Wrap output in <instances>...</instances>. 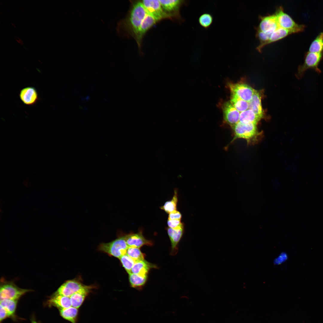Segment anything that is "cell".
<instances>
[{"mask_svg": "<svg viewBox=\"0 0 323 323\" xmlns=\"http://www.w3.org/2000/svg\"><path fill=\"white\" fill-rule=\"evenodd\" d=\"M262 118L252 110L248 109L240 113L239 122L244 124L253 123L257 124Z\"/></svg>", "mask_w": 323, "mask_h": 323, "instance_id": "obj_23", "label": "cell"}, {"mask_svg": "<svg viewBox=\"0 0 323 323\" xmlns=\"http://www.w3.org/2000/svg\"><path fill=\"white\" fill-rule=\"evenodd\" d=\"M32 323H38L37 322H35V321H33L32 322Z\"/></svg>", "mask_w": 323, "mask_h": 323, "instance_id": "obj_37", "label": "cell"}, {"mask_svg": "<svg viewBox=\"0 0 323 323\" xmlns=\"http://www.w3.org/2000/svg\"><path fill=\"white\" fill-rule=\"evenodd\" d=\"M308 51L316 53H323V31L320 32L312 42Z\"/></svg>", "mask_w": 323, "mask_h": 323, "instance_id": "obj_26", "label": "cell"}, {"mask_svg": "<svg viewBox=\"0 0 323 323\" xmlns=\"http://www.w3.org/2000/svg\"><path fill=\"white\" fill-rule=\"evenodd\" d=\"M11 316L10 314L6 310L2 307L0 306V321L1 322L6 318Z\"/></svg>", "mask_w": 323, "mask_h": 323, "instance_id": "obj_35", "label": "cell"}, {"mask_svg": "<svg viewBox=\"0 0 323 323\" xmlns=\"http://www.w3.org/2000/svg\"><path fill=\"white\" fill-rule=\"evenodd\" d=\"M323 58V53H316L308 51L306 52L303 64L298 67L297 77L299 79L302 78L306 71L309 69H312L318 74H320L321 71L319 66Z\"/></svg>", "mask_w": 323, "mask_h": 323, "instance_id": "obj_3", "label": "cell"}, {"mask_svg": "<svg viewBox=\"0 0 323 323\" xmlns=\"http://www.w3.org/2000/svg\"><path fill=\"white\" fill-rule=\"evenodd\" d=\"M178 199L177 190L175 189L174 195L172 199L166 202L163 206L160 207V208L168 214L176 210Z\"/></svg>", "mask_w": 323, "mask_h": 323, "instance_id": "obj_27", "label": "cell"}, {"mask_svg": "<svg viewBox=\"0 0 323 323\" xmlns=\"http://www.w3.org/2000/svg\"><path fill=\"white\" fill-rule=\"evenodd\" d=\"M47 304L49 306L55 307L59 309L71 306L70 297L55 293L48 301Z\"/></svg>", "mask_w": 323, "mask_h": 323, "instance_id": "obj_17", "label": "cell"}, {"mask_svg": "<svg viewBox=\"0 0 323 323\" xmlns=\"http://www.w3.org/2000/svg\"><path fill=\"white\" fill-rule=\"evenodd\" d=\"M15 39L16 41L19 43H20L21 45H23V42L19 38L16 37H15Z\"/></svg>", "mask_w": 323, "mask_h": 323, "instance_id": "obj_36", "label": "cell"}, {"mask_svg": "<svg viewBox=\"0 0 323 323\" xmlns=\"http://www.w3.org/2000/svg\"><path fill=\"white\" fill-rule=\"evenodd\" d=\"M126 243L128 247L139 248L144 245L152 246L153 242L146 239L141 230L136 233L132 232L125 235Z\"/></svg>", "mask_w": 323, "mask_h": 323, "instance_id": "obj_11", "label": "cell"}, {"mask_svg": "<svg viewBox=\"0 0 323 323\" xmlns=\"http://www.w3.org/2000/svg\"><path fill=\"white\" fill-rule=\"evenodd\" d=\"M231 92L241 99L248 102L252 99L255 90L248 84L243 83L229 84Z\"/></svg>", "mask_w": 323, "mask_h": 323, "instance_id": "obj_9", "label": "cell"}, {"mask_svg": "<svg viewBox=\"0 0 323 323\" xmlns=\"http://www.w3.org/2000/svg\"><path fill=\"white\" fill-rule=\"evenodd\" d=\"M85 286L77 280H68L61 285L55 293L70 297Z\"/></svg>", "mask_w": 323, "mask_h": 323, "instance_id": "obj_12", "label": "cell"}, {"mask_svg": "<svg viewBox=\"0 0 323 323\" xmlns=\"http://www.w3.org/2000/svg\"><path fill=\"white\" fill-rule=\"evenodd\" d=\"M230 102L234 108L240 113L249 109V102L232 93L230 97Z\"/></svg>", "mask_w": 323, "mask_h": 323, "instance_id": "obj_25", "label": "cell"}, {"mask_svg": "<svg viewBox=\"0 0 323 323\" xmlns=\"http://www.w3.org/2000/svg\"><path fill=\"white\" fill-rule=\"evenodd\" d=\"M17 300L5 299L0 301V306L3 307L11 316H13L16 309Z\"/></svg>", "mask_w": 323, "mask_h": 323, "instance_id": "obj_28", "label": "cell"}, {"mask_svg": "<svg viewBox=\"0 0 323 323\" xmlns=\"http://www.w3.org/2000/svg\"><path fill=\"white\" fill-rule=\"evenodd\" d=\"M222 108L224 120L231 127L239 122L240 112L234 108L230 101L224 103Z\"/></svg>", "mask_w": 323, "mask_h": 323, "instance_id": "obj_10", "label": "cell"}, {"mask_svg": "<svg viewBox=\"0 0 323 323\" xmlns=\"http://www.w3.org/2000/svg\"><path fill=\"white\" fill-rule=\"evenodd\" d=\"M260 93L255 90L252 97L249 102V109L252 110L256 114L263 118L264 112L261 102Z\"/></svg>", "mask_w": 323, "mask_h": 323, "instance_id": "obj_20", "label": "cell"}, {"mask_svg": "<svg viewBox=\"0 0 323 323\" xmlns=\"http://www.w3.org/2000/svg\"><path fill=\"white\" fill-rule=\"evenodd\" d=\"M158 22L153 16L147 13L134 38L139 48H141V42L144 35L149 29Z\"/></svg>", "mask_w": 323, "mask_h": 323, "instance_id": "obj_15", "label": "cell"}, {"mask_svg": "<svg viewBox=\"0 0 323 323\" xmlns=\"http://www.w3.org/2000/svg\"><path fill=\"white\" fill-rule=\"evenodd\" d=\"M182 215L179 211L176 210L169 214L168 219L174 220H181Z\"/></svg>", "mask_w": 323, "mask_h": 323, "instance_id": "obj_34", "label": "cell"}, {"mask_svg": "<svg viewBox=\"0 0 323 323\" xmlns=\"http://www.w3.org/2000/svg\"><path fill=\"white\" fill-rule=\"evenodd\" d=\"M126 254L133 259L135 262L144 260L145 255L142 253L139 248L128 247Z\"/></svg>", "mask_w": 323, "mask_h": 323, "instance_id": "obj_29", "label": "cell"}, {"mask_svg": "<svg viewBox=\"0 0 323 323\" xmlns=\"http://www.w3.org/2000/svg\"><path fill=\"white\" fill-rule=\"evenodd\" d=\"M167 230L171 243L170 254L172 255H176L178 251V245L183 236L184 226L176 228H167Z\"/></svg>", "mask_w": 323, "mask_h": 323, "instance_id": "obj_14", "label": "cell"}, {"mask_svg": "<svg viewBox=\"0 0 323 323\" xmlns=\"http://www.w3.org/2000/svg\"><path fill=\"white\" fill-rule=\"evenodd\" d=\"M213 18L212 15L208 13H202L199 16L198 19L199 23L203 28L207 29L212 24Z\"/></svg>", "mask_w": 323, "mask_h": 323, "instance_id": "obj_30", "label": "cell"}, {"mask_svg": "<svg viewBox=\"0 0 323 323\" xmlns=\"http://www.w3.org/2000/svg\"><path fill=\"white\" fill-rule=\"evenodd\" d=\"M275 14L279 27L295 30L298 33L304 31L306 27L304 24H299L296 23L289 15L284 12L281 6L277 8Z\"/></svg>", "mask_w": 323, "mask_h": 323, "instance_id": "obj_5", "label": "cell"}, {"mask_svg": "<svg viewBox=\"0 0 323 323\" xmlns=\"http://www.w3.org/2000/svg\"><path fill=\"white\" fill-rule=\"evenodd\" d=\"M129 281L131 286L138 289H141L145 284L147 276H143L138 274L130 273Z\"/></svg>", "mask_w": 323, "mask_h": 323, "instance_id": "obj_24", "label": "cell"}, {"mask_svg": "<svg viewBox=\"0 0 323 323\" xmlns=\"http://www.w3.org/2000/svg\"><path fill=\"white\" fill-rule=\"evenodd\" d=\"M298 33L295 30L286 29L279 27L272 33L269 39L264 44L263 47L284 38L289 35Z\"/></svg>", "mask_w": 323, "mask_h": 323, "instance_id": "obj_21", "label": "cell"}, {"mask_svg": "<svg viewBox=\"0 0 323 323\" xmlns=\"http://www.w3.org/2000/svg\"><path fill=\"white\" fill-rule=\"evenodd\" d=\"M141 1L147 13L158 21L164 19H170L163 10L159 0H143Z\"/></svg>", "mask_w": 323, "mask_h": 323, "instance_id": "obj_8", "label": "cell"}, {"mask_svg": "<svg viewBox=\"0 0 323 323\" xmlns=\"http://www.w3.org/2000/svg\"><path fill=\"white\" fill-rule=\"evenodd\" d=\"M91 286H85L70 297L71 306L79 308L82 304L92 289Z\"/></svg>", "mask_w": 323, "mask_h": 323, "instance_id": "obj_18", "label": "cell"}, {"mask_svg": "<svg viewBox=\"0 0 323 323\" xmlns=\"http://www.w3.org/2000/svg\"><path fill=\"white\" fill-rule=\"evenodd\" d=\"M11 24H12V25H13V26L14 27H15V25H14V24H13V23H11Z\"/></svg>", "mask_w": 323, "mask_h": 323, "instance_id": "obj_38", "label": "cell"}, {"mask_svg": "<svg viewBox=\"0 0 323 323\" xmlns=\"http://www.w3.org/2000/svg\"><path fill=\"white\" fill-rule=\"evenodd\" d=\"M128 247L124 235L119 237L110 242L100 244L98 249L100 251L110 256L119 258L126 254Z\"/></svg>", "mask_w": 323, "mask_h": 323, "instance_id": "obj_4", "label": "cell"}, {"mask_svg": "<svg viewBox=\"0 0 323 323\" xmlns=\"http://www.w3.org/2000/svg\"><path fill=\"white\" fill-rule=\"evenodd\" d=\"M30 291L31 290L20 288L12 282H4L0 287V301L5 299L18 300Z\"/></svg>", "mask_w": 323, "mask_h": 323, "instance_id": "obj_6", "label": "cell"}, {"mask_svg": "<svg viewBox=\"0 0 323 323\" xmlns=\"http://www.w3.org/2000/svg\"><path fill=\"white\" fill-rule=\"evenodd\" d=\"M159 1L164 11L170 17L180 22L182 19L180 14V10L184 5H186V1L182 0H160Z\"/></svg>", "mask_w": 323, "mask_h": 323, "instance_id": "obj_7", "label": "cell"}, {"mask_svg": "<svg viewBox=\"0 0 323 323\" xmlns=\"http://www.w3.org/2000/svg\"><path fill=\"white\" fill-rule=\"evenodd\" d=\"M60 315L64 319L71 323H77L79 313L78 308L72 306L59 309Z\"/></svg>", "mask_w": 323, "mask_h": 323, "instance_id": "obj_22", "label": "cell"}, {"mask_svg": "<svg viewBox=\"0 0 323 323\" xmlns=\"http://www.w3.org/2000/svg\"><path fill=\"white\" fill-rule=\"evenodd\" d=\"M0 13L1 14V15H3V13H2L0 11Z\"/></svg>", "mask_w": 323, "mask_h": 323, "instance_id": "obj_39", "label": "cell"}, {"mask_svg": "<svg viewBox=\"0 0 323 323\" xmlns=\"http://www.w3.org/2000/svg\"><path fill=\"white\" fill-rule=\"evenodd\" d=\"M287 258V254L285 252H282L275 259L274 263L276 265L281 264L284 262Z\"/></svg>", "mask_w": 323, "mask_h": 323, "instance_id": "obj_33", "label": "cell"}, {"mask_svg": "<svg viewBox=\"0 0 323 323\" xmlns=\"http://www.w3.org/2000/svg\"><path fill=\"white\" fill-rule=\"evenodd\" d=\"M19 97L22 103L28 106L35 104L39 99L36 89L32 86H28L22 89L19 92Z\"/></svg>", "mask_w": 323, "mask_h": 323, "instance_id": "obj_16", "label": "cell"}, {"mask_svg": "<svg viewBox=\"0 0 323 323\" xmlns=\"http://www.w3.org/2000/svg\"><path fill=\"white\" fill-rule=\"evenodd\" d=\"M257 124L253 123L244 124L239 122L231 127L234 138L231 142L238 138L245 139L249 145L257 143L263 136L262 132L258 130Z\"/></svg>", "mask_w": 323, "mask_h": 323, "instance_id": "obj_2", "label": "cell"}, {"mask_svg": "<svg viewBox=\"0 0 323 323\" xmlns=\"http://www.w3.org/2000/svg\"><path fill=\"white\" fill-rule=\"evenodd\" d=\"M167 224L168 227L172 228H176L184 226L181 223V220L168 219Z\"/></svg>", "mask_w": 323, "mask_h": 323, "instance_id": "obj_32", "label": "cell"}, {"mask_svg": "<svg viewBox=\"0 0 323 323\" xmlns=\"http://www.w3.org/2000/svg\"><path fill=\"white\" fill-rule=\"evenodd\" d=\"M258 30L266 33H273L279 27L277 17L274 14L260 16Z\"/></svg>", "mask_w": 323, "mask_h": 323, "instance_id": "obj_13", "label": "cell"}, {"mask_svg": "<svg viewBox=\"0 0 323 323\" xmlns=\"http://www.w3.org/2000/svg\"><path fill=\"white\" fill-rule=\"evenodd\" d=\"M157 267L155 265L144 260H139L135 262L131 269L130 273L147 276L149 271L151 269Z\"/></svg>", "mask_w": 323, "mask_h": 323, "instance_id": "obj_19", "label": "cell"}, {"mask_svg": "<svg viewBox=\"0 0 323 323\" xmlns=\"http://www.w3.org/2000/svg\"><path fill=\"white\" fill-rule=\"evenodd\" d=\"M147 14L141 1L134 2L126 16L118 23V33L121 36L134 38Z\"/></svg>", "mask_w": 323, "mask_h": 323, "instance_id": "obj_1", "label": "cell"}, {"mask_svg": "<svg viewBox=\"0 0 323 323\" xmlns=\"http://www.w3.org/2000/svg\"><path fill=\"white\" fill-rule=\"evenodd\" d=\"M122 266L127 273H130L131 269L135 261L126 254L123 255L119 258Z\"/></svg>", "mask_w": 323, "mask_h": 323, "instance_id": "obj_31", "label": "cell"}]
</instances>
